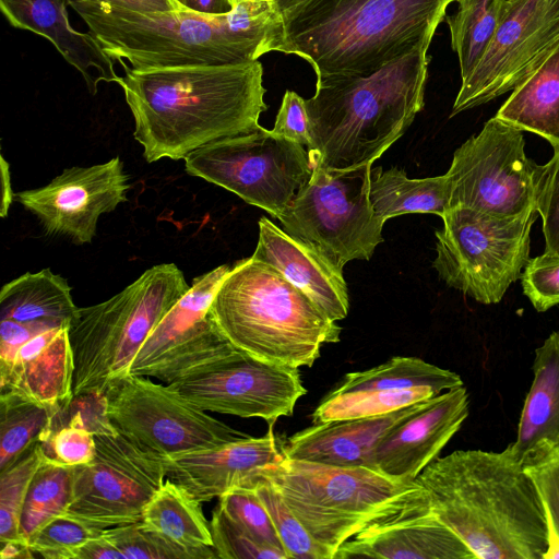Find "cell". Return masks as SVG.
Wrapping results in <instances>:
<instances>
[{
	"mask_svg": "<svg viewBox=\"0 0 559 559\" xmlns=\"http://www.w3.org/2000/svg\"><path fill=\"white\" fill-rule=\"evenodd\" d=\"M118 84L147 163L185 159L215 141L259 129L264 102L259 60L223 66L132 69Z\"/></svg>",
	"mask_w": 559,
	"mask_h": 559,
	"instance_id": "6da1fadb",
	"label": "cell"
},
{
	"mask_svg": "<svg viewBox=\"0 0 559 559\" xmlns=\"http://www.w3.org/2000/svg\"><path fill=\"white\" fill-rule=\"evenodd\" d=\"M432 513L480 559H544L548 521L535 484L508 445L456 450L417 476Z\"/></svg>",
	"mask_w": 559,
	"mask_h": 559,
	"instance_id": "7a4b0ae2",
	"label": "cell"
},
{
	"mask_svg": "<svg viewBox=\"0 0 559 559\" xmlns=\"http://www.w3.org/2000/svg\"><path fill=\"white\" fill-rule=\"evenodd\" d=\"M455 0H298L281 13L265 52L296 55L317 80L370 75L432 39Z\"/></svg>",
	"mask_w": 559,
	"mask_h": 559,
	"instance_id": "3957f363",
	"label": "cell"
},
{
	"mask_svg": "<svg viewBox=\"0 0 559 559\" xmlns=\"http://www.w3.org/2000/svg\"><path fill=\"white\" fill-rule=\"evenodd\" d=\"M431 40L370 75L317 80L314 95L305 99L313 166L372 164L405 133L425 105Z\"/></svg>",
	"mask_w": 559,
	"mask_h": 559,
	"instance_id": "277c9868",
	"label": "cell"
},
{
	"mask_svg": "<svg viewBox=\"0 0 559 559\" xmlns=\"http://www.w3.org/2000/svg\"><path fill=\"white\" fill-rule=\"evenodd\" d=\"M211 310L238 349L293 368L311 367L342 328L282 273L260 261H239L225 276Z\"/></svg>",
	"mask_w": 559,
	"mask_h": 559,
	"instance_id": "5b68a950",
	"label": "cell"
},
{
	"mask_svg": "<svg viewBox=\"0 0 559 559\" xmlns=\"http://www.w3.org/2000/svg\"><path fill=\"white\" fill-rule=\"evenodd\" d=\"M258 473L277 489L329 559L367 528L430 509L416 480H395L368 467L285 457Z\"/></svg>",
	"mask_w": 559,
	"mask_h": 559,
	"instance_id": "8992f818",
	"label": "cell"
},
{
	"mask_svg": "<svg viewBox=\"0 0 559 559\" xmlns=\"http://www.w3.org/2000/svg\"><path fill=\"white\" fill-rule=\"evenodd\" d=\"M80 17L111 60H128L132 69L238 64L264 55L263 31L237 9L211 16L111 10Z\"/></svg>",
	"mask_w": 559,
	"mask_h": 559,
	"instance_id": "52a82bcc",
	"label": "cell"
},
{
	"mask_svg": "<svg viewBox=\"0 0 559 559\" xmlns=\"http://www.w3.org/2000/svg\"><path fill=\"white\" fill-rule=\"evenodd\" d=\"M174 263L150 267L120 293L78 308L68 326L73 352V396L103 393L130 374L148 335L190 289Z\"/></svg>",
	"mask_w": 559,
	"mask_h": 559,
	"instance_id": "ba28073f",
	"label": "cell"
},
{
	"mask_svg": "<svg viewBox=\"0 0 559 559\" xmlns=\"http://www.w3.org/2000/svg\"><path fill=\"white\" fill-rule=\"evenodd\" d=\"M538 216L452 207L436 231L432 266L448 286L480 304H498L530 260V233Z\"/></svg>",
	"mask_w": 559,
	"mask_h": 559,
	"instance_id": "9c48e42d",
	"label": "cell"
},
{
	"mask_svg": "<svg viewBox=\"0 0 559 559\" xmlns=\"http://www.w3.org/2000/svg\"><path fill=\"white\" fill-rule=\"evenodd\" d=\"M371 163L348 169L313 166L308 182L278 215L284 230L343 270L370 260L383 241L385 222L372 209Z\"/></svg>",
	"mask_w": 559,
	"mask_h": 559,
	"instance_id": "30bf717a",
	"label": "cell"
},
{
	"mask_svg": "<svg viewBox=\"0 0 559 559\" xmlns=\"http://www.w3.org/2000/svg\"><path fill=\"white\" fill-rule=\"evenodd\" d=\"M190 176L234 192L277 218L311 177L307 148L263 127L210 143L189 154Z\"/></svg>",
	"mask_w": 559,
	"mask_h": 559,
	"instance_id": "8fae6325",
	"label": "cell"
},
{
	"mask_svg": "<svg viewBox=\"0 0 559 559\" xmlns=\"http://www.w3.org/2000/svg\"><path fill=\"white\" fill-rule=\"evenodd\" d=\"M522 132L495 116L455 150L445 174L451 209L463 206L500 215L537 211L547 164L526 156Z\"/></svg>",
	"mask_w": 559,
	"mask_h": 559,
	"instance_id": "7c38bea8",
	"label": "cell"
},
{
	"mask_svg": "<svg viewBox=\"0 0 559 559\" xmlns=\"http://www.w3.org/2000/svg\"><path fill=\"white\" fill-rule=\"evenodd\" d=\"M94 459L74 466L66 514L109 528L141 522L143 510L166 480L164 457L108 425L94 433Z\"/></svg>",
	"mask_w": 559,
	"mask_h": 559,
	"instance_id": "4fadbf2b",
	"label": "cell"
},
{
	"mask_svg": "<svg viewBox=\"0 0 559 559\" xmlns=\"http://www.w3.org/2000/svg\"><path fill=\"white\" fill-rule=\"evenodd\" d=\"M105 395L106 415L114 427L163 457L214 449L249 436L147 377L129 374Z\"/></svg>",
	"mask_w": 559,
	"mask_h": 559,
	"instance_id": "5bb4252c",
	"label": "cell"
},
{
	"mask_svg": "<svg viewBox=\"0 0 559 559\" xmlns=\"http://www.w3.org/2000/svg\"><path fill=\"white\" fill-rule=\"evenodd\" d=\"M559 44V0H504L496 31L462 81L450 117L516 88Z\"/></svg>",
	"mask_w": 559,
	"mask_h": 559,
	"instance_id": "9a60e30c",
	"label": "cell"
},
{
	"mask_svg": "<svg viewBox=\"0 0 559 559\" xmlns=\"http://www.w3.org/2000/svg\"><path fill=\"white\" fill-rule=\"evenodd\" d=\"M230 270L224 264L193 280L141 346L131 364V376L169 384L238 349L211 310L216 290Z\"/></svg>",
	"mask_w": 559,
	"mask_h": 559,
	"instance_id": "2e32d148",
	"label": "cell"
},
{
	"mask_svg": "<svg viewBox=\"0 0 559 559\" xmlns=\"http://www.w3.org/2000/svg\"><path fill=\"white\" fill-rule=\"evenodd\" d=\"M168 385L205 412L262 418L269 425L293 415L297 401L307 393L298 368L240 349Z\"/></svg>",
	"mask_w": 559,
	"mask_h": 559,
	"instance_id": "e0dca14e",
	"label": "cell"
},
{
	"mask_svg": "<svg viewBox=\"0 0 559 559\" xmlns=\"http://www.w3.org/2000/svg\"><path fill=\"white\" fill-rule=\"evenodd\" d=\"M129 180L117 156L90 167L67 168L48 185L20 191L14 199L37 217L46 234L84 245L96 235L99 216L127 201Z\"/></svg>",
	"mask_w": 559,
	"mask_h": 559,
	"instance_id": "ac0fdd59",
	"label": "cell"
},
{
	"mask_svg": "<svg viewBox=\"0 0 559 559\" xmlns=\"http://www.w3.org/2000/svg\"><path fill=\"white\" fill-rule=\"evenodd\" d=\"M468 414L469 397L464 385L428 399L378 442L372 468L395 480L415 481L460 430Z\"/></svg>",
	"mask_w": 559,
	"mask_h": 559,
	"instance_id": "d6986e66",
	"label": "cell"
},
{
	"mask_svg": "<svg viewBox=\"0 0 559 559\" xmlns=\"http://www.w3.org/2000/svg\"><path fill=\"white\" fill-rule=\"evenodd\" d=\"M272 426L260 438L248 436L214 449L164 457L167 477L201 502L219 498L246 484L260 468L285 459L283 442Z\"/></svg>",
	"mask_w": 559,
	"mask_h": 559,
	"instance_id": "ffe728a7",
	"label": "cell"
},
{
	"mask_svg": "<svg viewBox=\"0 0 559 559\" xmlns=\"http://www.w3.org/2000/svg\"><path fill=\"white\" fill-rule=\"evenodd\" d=\"M251 258L282 273L331 320L336 322L347 317L349 299L343 270L266 217L259 221L258 245Z\"/></svg>",
	"mask_w": 559,
	"mask_h": 559,
	"instance_id": "44dd1931",
	"label": "cell"
},
{
	"mask_svg": "<svg viewBox=\"0 0 559 559\" xmlns=\"http://www.w3.org/2000/svg\"><path fill=\"white\" fill-rule=\"evenodd\" d=\"M426 401L382 415L317 423L287 438L283 453L289 460L372 468V454L378 442Z\"/></svg>",
	"mask_w": 559,
	"mask_h": 559,
	"instance_id": "7402d4cb",
	"label": "cell"
},
{
	"mask_svg": "<svg viewBox=\"0 0 559 559\" xmlns=\"http://www.w3.org/2000/svg\"><path fill=\"white\" fill-rule=\"evenodd\" d=\"M350 558L476 559L431 509L367 528L345 542L333 557Z\"/></svg>",
	"mask_w": 559,
	"mask_h": 559,
	"instance_id": "603a6c76",
	"label": "cell"
},
{
	"mask_svg": "<svg viewBox=\"0 0 559 559\" xmlns=\"http://www.w3.org/2000/svg\"><path fill=\"white\" fill-rule=\"evenodd\" d=\"M64 0H0V9L15 28L47 38L83 76L92 95L99 82H118L111 60L90 33L72 28Z\"/></svg>",
	"mask_w": 559,
	"mask_h": 559,
	"instance_id": "cb8c5ba5",
	"label": "cell"
},
{
	"mask_svg": "<svg viewBox=\"0 0 559 559\" xmlns=\"http://www.w3.org/2000/svg\"><path fill=\"white\" fill-rule=\"evenodd\" d=\"M74 360L68 328L37 334L17 352L0 391L64 412L73 399Z\"/></svg>",
	"mask_w": 559,
	"mask_h": 559,
	"instance_id": "d4e9b609",
	"label": "cell"
},
{
	"mask_svg": "<svg viewBox=\"0 0 559 559\" xmlns=\"http://www.w3.org/2000/svg\"><path fill=\"white\" fill-rule=\"evenodd\" d=\"M532 370L516 438L509 444L523 465L559 443V331L535 349Z\"/></svg>",
	"mask_w": 559,
	"mask_h": 559,
	"instance_id": "484cf974",
	"label": "cell"
},
{
	"mask_svg": "<svg viewBox=\"0 0 559 559\" xmlns=\"http://www.w3.org/2000/svg\"><path fill=\"white\" fill-rule=\"evenodd\" d=\"M78 308L67 280L50 269L27 272L0 290V320H13L43 331L68 328Z\"/></svg>",
	"mask_w": 559,
	"mask_h": 559,
	"instance_id": "4316f807",
	"label": "cell"
},
{
	"mask_svg": "<svg viewBox=\"0 0 559 559\" xmlns=\"http://www.w3.org/2000/svg\"><path fill=\"white\" fill-rule=\"evenodd\" d=\"M201 501L168 478L143 510L141 525L199 559L217 558Z\"/></svg>",
	"mask_w": 559,
	"mask_h": 559,
	"instance_id": "83f0119b",
	"label": "cell"
},
{
	"mask_svg": "<svg viewBox=\"0 0 559 559\" xmlns=\"http://www.w3.org/2000/svg\"><path fill=\"white\" fill-rule=\"evenodd\" d=\"M496 117L559 147V44L500 107Z\"/></svg>",
	"mask_w": 559,
	"mask_h": 559,
	"instance_id": "f1b7e54d",
	"label": "cell"
},
{
	"mask_svg": "<svg viewBox=\"0 0 559 559\" xmlns=\"http://www.w3.org/2000/svg\"><path fill=\"white\" fill-rule=\"evenodd\" d=\"M369 198L374 214L383 222L414 213L442 217L451 209V187L445 174L411 179L397 167L371 168Z\"/></svg>",
	"mask_w": 559,
	"mask_h": 559,
	"instance_id": "f546056e",
	"label": "cell"
},
{
	"mask_svg": "<svg viewBox=\"0 0 559 559\" xmlns=\"http://www.w3.org/2000/svg\"><path fill=\"white\" fill-rule=\"evenodd\" d=\"M463 384L454 371L416 357H392L377 367L348 372L333 394L428 386L438 394Z\"/></svg>",
	"mask_w": 559,
	"mask_h": 559,
	"instance_id": "4dcf8cb0",
	"label": "cell"
},
{
	"mask_svg": "<svg viewBox=\"0 0 559 559\" xmlns=\"http://www.w3.org/2000/svg\"><path fill=\"white\" fill-rule=\"evenodd\" d=\"M58 413L12 391H1L0 472L12 465L33 444L47 438Z\"/></svg>",
	"mask_w": 559,
	"mask_h": 559,
	"instance_id": "1f68e13d",
	"label": "cell"
},
{
	"mask_svg": "<svg viewBox=\"0 0 559 559\" xmlns=\"http://www.w3.org/2000/svg\"><path fill=\"white\" fill-rule=\"evenodd\" d=\"M74 466H63L44 457L34 474L23 504L19 534L29 538L49 520L66 514L73 488Z\"/></svg>",
	"mask_w": 559,
	"mask_h": 559,
	"instance_id": "d6a6232c",
	"label": "cell"
},
{
	"mask_svg": "<svg viewBox=\"0 0 559 559\" xmlns=\"http://www.w3.org/2000/svg\"><path fill=\"white\" fill-rule=\"evenodd\" d=\"M455 13L447 16L451 47L456 52L462 81L484 55L499 22L504 0H455Z\"/></svg>",
	"mask_w": 559,
	"mask_h": 559,
	"instance_id": "836d02e7",
	"label": "cell"
},
{
	"mask_svg": "<svg viewBox=\"0 0 559 559\" xmlns=\"http://www.w3.org/2000/svg\"><path fill=\"white\" fill-rule=\"evenodd\" d=\"M438 393L428 386L344 394L330 392L312 413L313 424L386 414Z\"/></svg>",
	"mask_w": 559,
	"mask_h": 559,
	"instance_id": "e575fe53",
	"label": "cell"
},
{
	"mask_svg": "<svg viewBox=\"0 0 559 559\" xmlns=\"http://www.w3.org/2000/svg\"><path fill=\"white\" fill-rule=\"evenodd\" d=\"M43 460L40 442H37L0 472V546L24 543L19 534L21 513L29 483Z\"/></svg>",
	"mask_w": 559,
	"mask_h": 559,
	"instance_id": "d590c367",
	"label": "cell"
},
{
	"mask_svg": "<svg viewBox=\"0 0 559 559\" xmlns=\"http://www.w3.org/2000/svg\"><path fill=\"white\" fill-rule=\"evenodd\" d=\"M243 485L251 487L267 509L289 559H329L265 477L257 472Z\"/></svg>",
	"mask_w": 559,
	"mask_h": 559,
	"instance_id": "8d00e7d4",
	"label": "cell"
},
{
	"mask_svg": "<svg viewBox=\"0 0 559 559\" xmlns=\"http://www.w3.org/2000/svg\"><path fill=\"white\" fill-rule=\"evenodd\" d=\"M105 530L61 514L44 524L29 538L28 546L33 554L46 559H75L79 549Z\"/></svg>",
	"mask_w": 559,
	"mask_h": 559,
	"instance_id": "74e56055",
	"label": "cell"
},
{
	"mask_svg": "<svg viewBox=\"0 0 559 559\" xmlns=\"http://www.w3.org/2000/svg\"><path fill=\"white\" fill-rule=\"evenodd\" d=\"M218 506L257 542L286 552L267 509L251 487L243 485L227 491L219 497Z\"/></svg>",
	"mask_w": 559,
	"mask_h": 559,
	"instance_id": "f35d334b",
	"label": "cell"
},
{
	"mask_svg": "<svg viewBox=\"0 0 559 559\" xmlns=\"http://www.w3.org/2000/svg\"><path fill=\"white\" fill-rule=\"evenodd\" d=\"M69 420L40 442L44 457L63 466L90 463L96 452L95 435L85 426L81 413L71 404Z\"/></svg>",
	"mask_w": 559,
	"mask_h": 559,
	"instance_id": "ab89813d",
	"label": "cell"
},
{
	"mask_svg": "<svg viewBox=\"0 0 559 559\" xmlns=\"http://www.w3.org/2000/svg\"><path fill=\"white\" fill-rule=\"evenodd\" d=\"M213 548L221 559H289L280 549L266 547L237 523H235L217 504L210 522Z\"/></svg>",
	"mask_w": 559,
	"mask_h": 559,
	"instance_id": "60d3db41",
	"label": "cell"
},
{
	"mask_svg": "<svg viewBox=\"0 0 559 559\" xmlns=\"http://www.w3.org/2000/svg\"><path fill=\"white\" fill-rule=\"evenodd\" d=\"M104 534L124 559H199L194 552L145 530L140 522L109 527Z\"/></svg>",
	"mask_w": 559,
	"mask_h": 559,
	"instance_id": "b9f144b4",
	"label": "cell"
},
{
	"mask_svg": "<svg viewBox=\"0 0 559 559\" xmlns=\"http://www.w3.org/2000/svg\"><path fill=\"white\" fill-rule=\"evenodd\" d=\"M523 294L538 312L559 305V254L545 251L530 259L521 274Z\"/></svg>",
	"mask_w": 559,
	"mask_h": 559,
	"instance_id": "7bdbcfd3",
	"label": "cell"
},
{
	"mask_svg": "<svg viewBox=\"0 0 559 559\" xmlns=\"http://www.w3.org/2000/svg\"><path fill=\"white\" fill-rule=\"evenodd\" d=\"M546 511L549 535L559 538V443L524 465Z\"/></svg>",
	"mask_w": 559,
	"mask_h": 559,
	"instance_id": "ee69618b",
	"label": "cell"
},
{
	"mask_svg": "<svg viewBox=\"0 0 559 559\" xmlns=\"http://www.w3.org/2000/svg\"><path fill=\"white\" fill-rule=\"evenodd\" d=\"M547 163L544 187L537 212L543 218L545 251L559 254V147Z\"/></svg>",
	"mask_w": 559,
	"mask_h": 559,
	"instance_id": "f6af8a7d",
	"label": "cell"
},
{
	"mask_svg": "<svg viewBox=\"0 0 559 559\" xmlns=\"http://www.w3.org/2000/svg\"><path fill=\"white\" fill-rule=\"evenodd\" d=\"M271 131L277 136L308 148L310 134L305 99L296 92L289 90L285 92Z\"/></svg>",
	"mask_w": 559,
	"mask_h": 559,
	"instance_id": "bcb514c9",
	"label": "cell"
},
{
	"mask_svg": "<svg viewBox=\"0 0 559 559\" xmlns=\"http://www.w3.org/2000/svg\"><path fill=\"white\" fill-rule=\"evenodd\" d=\"M64 2L80 16L100 14L111 10H129L140 13H174L186 10L177 0H64Z\"/></svg>",
	"mask_w": 559,
	"mask_h": 559,
	"instance_id": "7dc6e473",
	"label": "cell"
},
{
	"mask_svg": "<svg viewBox=\"0 0 559 559\" xmlns=\"http://www.w3.org/2000/svg\"><path fill=\"white\" fill-rule=\"evenodd\" d=\"M43 332L45 331L13 320H0V382L9 376L20 348Z\"/></svg>",
	"mask_w": 559,
	"mask_h": 559,
	"instance_id": "c3c4849f",
	"label": "cell"
},
{
	"mask_svg": "<svg viewBox=\"0 0 559 559\" xmlns=\"http://www.w3.org/2000/svg\"><path fill=\"white\" fill-rule=\"evenodd\" d=\"M75 559H124V556L103 534L85 543Z\"/></svg>",
	"mask_w": 559,
	"mask_h": 559,
	"instance_id": "681fc988",
	"label": "cell"
},
{
	"mask_svg": "<svg viewBox=\"0 0 559 559\" xmlns=\"http://www.w3.org/2000/svg\"><path fill=\"white\" fill-rule=\"evenodd\" d=\"M186 10L202 15H223L231 11L229 0H177Z\"/></svg>",
	"mask_w": 559,
	"mask_h": 559,
	"instance_id": "f907efd6",
	"label": "cell"
},
{
	"mask_svg": "<svg viewBox=\"0 0 559 559\" xmlns=\"http://www.w3.org/2000/svg\"><path fill=\"white\" fill-rule=\"evenodd\" d=\"M1 210L0 215L5 217L14 199L11 188L10 170L8 162L1 156Z\"/></svg>",
	"mask_w": 559,
	"mask_h": 559,
	"instance_id": "816d5d0a",
	"label": "cell"
},
{
	"mask_svg": "<svg viewBox=\"0 0 559 559\" xmlns=\"http://www.w3.org/2000/svg\"><path fill=\"white\" fill-rule=\"evenodd\" d=\"M0 558H34V554L28 545L21 542H12L0 546Z\"/></svg>",
	"mask_w": 559,
	"mask_h": 559,
	"instance_id": "f5cc1de1",
	"label": "cell"
},
{
	"mask_svg": "<svg viewBox=\"0 0 559 559\" xmlns=\"http://www.w3.org/2000/svg\"><path fill=\"white\" fill-rule=\"evenodd\" d=\"M298 0H275V3L282 13L283 11L287 10L292 5H294Z\"/></svg>",
	"mask_w": 559,
	"mask_h": 559,
	"instance_id": "db71d44e",
	"label": "cell"
}]
</instances>
